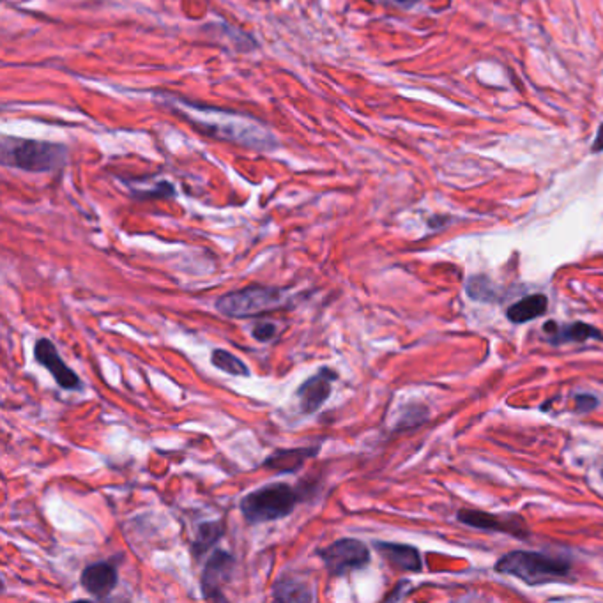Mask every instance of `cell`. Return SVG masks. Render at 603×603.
<instances>
[{
    "label": "cell",
    "mask_w": 603,
    "mask_h": 603,
    "mask_svg": "<svg viewBox=\"0 0 603 603\" xmlns=\"http://www.w3.org/2000/svg\"><path fill=\"white\" fill-rule=\"evenodd\" d=\"M576 402H577V411H591V409H595V407H597V403H599V400H597V398H593V396H588V395H581V396H577V398H576Z\"/></svg>",
    "instance_id": "obj_19"
},
{
    "label": "cell",
    "mask_w": 603,
    "mask_h": 603,
    "mask_svg": "<svg viewBox=\"0 0 603 603\" xmlns=\"http://www.w3.org/2000/svg\"><path fill=\"white\" fill-rule=\"evenodd\" d=\"M34 359L39 366H43L53 380L66 391H82L83 382L76 375L73 368L66 364V361L60 357L55 343L50 338H39L34 345Z\"/></svg>",
    "instance_id": "obj_7"
},
{
    "label": "cell",
    "mask_w": 603,
    "mask_h": 603,
    "mask_svg": "<svg viewBox=\"0 0 603 603\" xmlns=\"http://www.w3.org/2000/svg\"><path fill=\"white\" fill-rule=\"evenodd\" d=\"M119 563L117 560L98 561L82 570V588L98 600H108L119 584Z\"/></svg>",
    "instance_id": "obj_8"
},
{
    "label": "cell",
    "mask_w": 603,
    "mask_h": 603,
    "mask_svg": "<svg viewBox=\"0 0 603 603\" xmlns=\"http://www.w3.org/2000/svg\"><path fill=\"white\" fill-rule=\"evenodd\" d=\"M602 478H603V469H602Z\"/></svg>",
    "instance_id": "obj_22"
},
{
    "label": "cell",
    "mask_w": 603,
    "mask_h": 603,
    "mask_svg": "<svg viewBox=\"0 0 603 603\" xmlns=\"http://www.w3.org/2000/svg\"><path fill=\"white\" fill-rule=\"evenodd\" d=\"M2 163L25 172H55L67 161V147L62 144L25 140L14 137L2 138Z\"/></svg>",
    "instance_id": "obj_2"
},
{
    "label": "cell",
    "mask_w": 603,
    "mask_h": 603,
    "mask_svg": "<svg viewBox=\"0 0 603 603\" xmlns=\"http://www.w3.org/2000/svg\"><path fill=\"white\" fill-rule=\"evenodd\" d=\"M311 492L313 489L304 487L302 483L293 487L286 482H275L247 494L239 503V510L248 524L277 522L289 517L302 501L311 496Z\"/></svg>",
    "instance_id": "obj_1"
},
{
    "label": "cell",
    "mask_w": 603,
    "mask_h": 603,
    "mask_svg": "<svg viewBox=\"0 0 603 603\" xmlns=\"http://www.w3.org/2000/svg\"><path fill=\"white\" fill-rule=\"evenodd\" d=\"M389 2H393L396 5H402V7H411V5H414L419 0H389Z\"/></svg>",
    "instance_id": "obj_21"
},
{
    "label": "cell",
    "mask_w": 603,
    "mask_h": 603,
    "mask_svg": "<svg viewBox=\"0 0 603 603\" xmlns=\"http://www.w3.org/2000/svg\"><path fill=\"white\" fill-rule=\"evenodd\" d=\"M547 304H549V300L544 296V294H535V296H528L521 302L512 304L508 308V318L512 322H517V324H524L528 320H533L540 315H544L547 311Z\"/></svg>",
    "instance_id": "obj_16"
},
{
    "label": "cell",
    "mask_w": 603,
    "mask_h": 603,
    "mask_svg": "<svg viewBox=\"0 0 603 603\" xmlns=\"http://www.w3.org/2000/svg\"><path fill=\"white\" fill-rule=\"evenodd\" d=\"M375 549L386 560V563L398 572H419L421 570L419 551L411 545L377 542Z\"/></svg>",
    "instance_id": "obj_12"
},
{
    "label": "cell",
    "mask_w": 603,
    "mask_h": 603,
    "mask_svg": "<svg viewBox=\"0 0 603 603\" xmlns=\"http://www.w3.org/2000/svg\"><path fill=\"white\" fill-rule=\"evenodd\" d=\"M315 554L333 577H343L370 565V549L356 538H340Z\"/></svg>",
    "instance_id": "obj_5"
},
{
    "label": "cell",
    "mask_w": 603,
    "mask_h": 603,
    "mask_svg": "<svg viewBox=\"0 0 603 603\" xmlns=\"http://www.w3.org/2000/svg\"><path fill=\"white\" fill-rule=\"evenodd\" d=\"M320 453V446H306V448H291V450H277L273 451L261 467L275 471V473H284V474H293L302 471V466L309 460L315 458Z\"/></svg>",
    "instance_id": "obj_11"
},
{
    "label": "cell",
    "mask_w": 603,
    "mask_h": 603,
    "mask_svg": "<svg viewBox=\"0 0 603 603\" xmlns=\"http://www.w3.org/2000/svg\"><path fill=\"white\" fill-rule=\"evenodd\" d=\"M334 380H338V373L329 366H322L302 382L296 391L302 414H313L325 403L331 396Z\"/></svg>",
    "instance_id": "obj_9"
},
{
    "label": "cell",
    "mask_w": 603,
    "mask_h": 603,
    "mask_svg": "<svg viewBox=\"0 0 603 603\" xmlns=\"http://www.w3.org/2000/svg\"><path fill=\"white\" fill-rule=\"evenodd\" d=\"M545 334L551 336L552 343H565V341H586L591 338L597 340H603L602 331H599L597 327L584 324V322H576V324H567V325H560L556 322H547L544 325Z\"/></svg>",
    "instance_id": "obj_14"
},
{
    "label": "cell",
    "mask_w": 603,
    "mask_h": 603,
    "mask_svg": "<svg viewBox=\"0 0 603 603\" xmlns=\"http://www.w3.org/2000/svg\"><path fill=\"white\" fill-rule=\"evenodd\" d=\"M291 302V296L286 289L254 284L220 296L215 306L229 318H259L271 311L282 309Z\"/></svg>",
    "instance_id": "obj_3"
},
{
    "label": "cell",
    "mask_w": 603,
    "mask_h": 603,
    "mask_svg": "<svg viewBox=\"0 0 603 603\" xmlns=\"http://www.w3.org/2000/svg\"><path fill=\"white\" fill-rule=\"evenodd\" d=\"M227 524L225 521H211L199 524L197 536L192 545V552L195 560H202L213 547L218 545V542L225 536Z\"/></svg>",
    "instance_id": "obj_15"
},
{
    "label": "cell",
    "mask_w": 603,
    "mask_h": 603,
    "mask_svg": "<svg viewBox=\"0 0 603 603\" xmlns=\"http://www.w3.org/2000/svg\"><path fill=\"white\" fill-rule=\"evenodd\" d=\"M593 151H595V153H600V151H603V124L600 126V129H599V135H597V138H595Z\"/></svg>",
    "instance_id": "obj_20"
},
{
    "label": "cell",
    "mask_w": 603,
    "mask_h": 603,
    "mask_svg": "<svg viewBox=\"0 0 603 603\" xmlns=\"http://www.w3.org/2000/svg\"><path fill=\"white\" fill-rule=\"evenodd\" d=\"M236 558L234 554L216 549L213 556L208 560L202 576H200V590L206 600L213 602H225L223 586L232 581L236 572Z\"/></svg>",
    "instance_id": "obj_6"
},
{
    "label": "cell",
    "mask_w": 603,
    "mask_h": 603,
    "mask_svg": "<svg viewBox=\"0 0 603 603\" xmlns=\"http://www.w3.org/2000/svg\"><path fill=\"white\" fill-rule=\"evenodd\" d=\"M211 364L220 372L232 377H250L252 372L243 359L225 348H215L211 354Z\"/></svg>",
    "instance_id": "obj_17"
},
{
    "label": "cell",
    "mask_w": 603,
    "mask_h": 603,
    "mask_svg": "<svg viewBox=\"0 0 603 603\" xmlns=\"http://www.w3.org/2000/svg\"><path fill=\"white\" fill-rule=\"evenodd\" d=\"M278 333H280L278 324L273 322V320H268V318L257 320L252 327V336L261 343H270V341L277 340Z\"/></svg>",
    "instance_id": "obj_18"
},
{
    "label": "cell",
    "mask_w": 603,
    "mask_h": 603,
    "mask_svg": "<svg viewBox=\"0 0 603 603\" xmlns=\"http://www.w3.org/2000/svg\"><path fill=\"white\" fill-rule=\"evenodd\" d=\"M273 600L277 602H313V588L298 576L286 574L273 586Z\"/></svg>",
    "instance_id": "obj_13"
},
{
    "label": "cell",
    "mask_w": 603,
    "mask_h": 603,
    "mask_svg": "<svg viewBox=\"0 0 603 603\" xmlns=\"http://www.w3.org/2000/svg\"><path fill=\"white\" fill-rule=\"evenodd\" d=\"M496 570L503 576L517 577L529 586H538L568 577L572 567L565 560L542 552L513 551L497 561Z\"/></svg>",
    "instance_id": "obj_4"
},
{
    "label": "cell",
    "mask_w": 603,
    "mask_h": 603,
    "mask_svg": "<svg viewBox=\"0 0 603 603\" xmlns=\"http://www.w3.org/2000/svg\"><path fill=\"white\" fill-rule=\"evenodd\" d=\"M458 521L483 531H499V533H508L519 538L528 536V526L521 517L515 515H494L487 512H478V510H460L458 512Z\"/></svg>",
    "instance_id": "obj_10"
}]
</instances>
